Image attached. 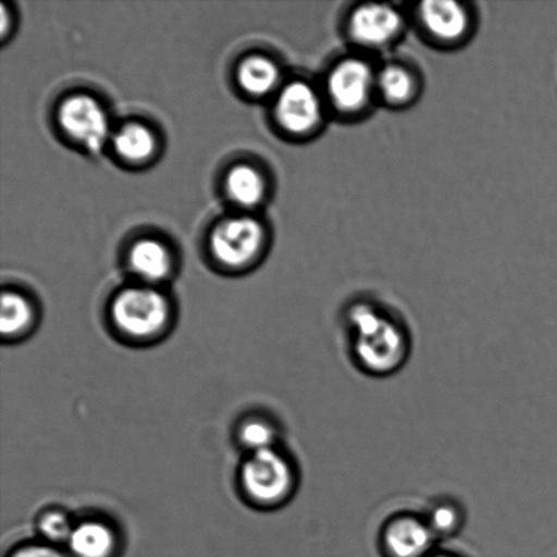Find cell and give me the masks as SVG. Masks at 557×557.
Here are the masks:
<instances>
[{"instance_id":"277c9868","label":"cell","mask_w":557,"mask_h":557,"mask_svg":"<svg viewBox=\"0 0 557 557\" xmlns=\"http://www.w3.org/2000/svg\"><path fill=\"white\" fill-rule=\"evenodd\" d=\"M411 29L425 46L455 52L471 44L479 29L476 5L462 0H423L407 4Z\"/></svg>"},{"instance_id":"9a60e30c","label":"cell","mask_w":557,"mask_h":557,"mask_svg":"<svg viewBox=\"0 0 557 557\" xmlns=\"http://www.w3.org/2000/svg\"><path fill=\"white\" fill-rule=\"evenodd\" d=\"M33 308L25 297L18 293L5 292L2 295V310H0V331L3 338H18L30 330L33 324Z\"/></svg>"},{"instance_id":"5b68a950","label":"cell","mask_w":557,"mask_h":557,"mask_svg":"<svg viewBox=\"0 0 557 557\" xmlns=\"http://www.w3.org/2000/svg\"><path fill=\"white\" fill-rule=\"evenodd\" d=\"M165 297L151 287H128L113 299L111 315L122 335L149 341L160 335L169 321Z\"/></svg>"},{"instance_id":"9c48e42d","label":"cell","mask_w":557,"mask_h":557,"mask_svg":"<svg viewBox=\"0 0 557 557\" xmlns=\"http://www.w3.org/2000/svg\"><path fill=\"white\" fill-rule=\"evenodd\" d=\"M59 122L70 138L90 151H100L111 134L107 112L95 98L87 96H74L64 101Z\"/></svg>"},{"instance_id":"7402d4cb","label":"cell","mask_w":557,"mask_h":557,"mask_svg":"<svg viewBox=\"0 0 557 557\" xmlns=\"http://www.w3.org/2000/svg\"><path fill=\"white\" fill-rule=\"evenodd\" d=\"M428 557H458L456 555H451V554H446V553H434L433 554H430Z\"/></svg>"},{"instance_id":"7c38bea8","label":"cell","mask_w":557,"mask_h":557,"mask_svg":"<svg viewBox=\"0 0 557 557\" xmlns=\"http://www.w3.org/2000/svg\"><path fill=\"white\" fill-rule=\"evenodd\" d=\"M67 548L71 557H112L116 553L117 536L106 522L82 521L75 523Z\"/></svg>"},{"instance_id":"44dd1931","label":"cell","mask_w":557,"mask_h":557,"mask_svg":"<svg viewBox=\"0 0 557 557\" xmlns=\"http://www.w3.org/2000/svg\"><path fill=\"white\" fill-rule=\"evenodd\" d=\"M10 557H69L52 544H27L15 549Z\"/></svg>"},{"instance_id":"ba28073f","label":"cell","mask_w":557,"mask_h":557,"mask_svg":"<svg viewBox=\"0 0 557 557\" xmlns=\"http://www.w3.org/2000/svg\"><path fill=\"white\" fill-rule=\"evenodd\" d=\"M425 82L422 70L411 60L387 57L376 67V100L379 107L404 112L422 100Z\"/></svg>"},{"instance_id":"6da1fadb","label":"cell","mask_w":557,"mask_h":557,"mask_svg":"<svg viewBox=\"0 0 557 557\" xmlns=\"http://www.w3.org/2000/svg\"><path fill=\"white\" fill-rule=\"evenodd\" d=\"M346 321L352 354L360 369L387 375L401 368L408 357L409 341L401 322L369 299L349 304Z\"/></svg>"},{"instance_id":"ac0fdd59","label":"cell","mask_w":557,"mask_h":557,"mask_svg":"<svg viewBox=\"0 0 557 557\" xmlns=\"http://www.w3.org/2000/svg\"><path fill=\"white\" fill-rule=\"evenodd\" d=\"M237 440L239 446L249 455L275 449L277 431L274 424L264 418H248L238 425Z\"/></svg>"},{"instance_id":"d6986e66","label":"cell","mask_w":557,"mask_h":557,"mask_svg":"<svg viewBox=\"0 0 557 557\" xmlns=\"http://www.w3.org/2000/svg\"><path fill=\"white\" fill-rule=\"evenodd\" d=\"M75 523L64 510H44L38 517L37 529L47 544H67Z\"/></svg>"},{"instance_id":"5bb4252c","label":"cell","mask_w":557,"mask_h":557,"mask_svg":"<svg viewBox=\"0 0 557 557\" xmlns=\"http://www.w3.org/2000/svg\"><path fill=\"white\" fill-rule=\"evenodd\" d=\"M239 84L252 96H267L281 82V71L269 58L253 57L245 60L239 67Z\"/></svg>"},{"instance_id":"2e32d148","label":"cell","mask_w":557,"mask_h":557,"mask_svg":"<svg viewBox=\"0 0 557 557\" xmlns=\"http://www.w3.org/2000/svg\"><path fill=\"white\" fill-rule=\"evenodd\" d=\"M227 194L238 206L253 207L264 198L265 184L256 169L248 165L233 168L226 180Z\"/></svg>"},{"instance_id":"ffe728a7","label":"cell","mask_w":557,"mask_h":557,"mask_svg":"<svg viewBox=\"0 0 557 557\" xmlns=\"http://www.w3.org/2000/svg\"><path fill=\"white\" fill-rule=\"evenodd\" d=\"M425 521H428L436 539L449 537L460 531L462 512L457 505L450 504V502H441L431 509Z\"/></svg>"},{"instance_id":"4fadbf2b","label":"cell","mask_w":557,"mask_h":557,"mask_svg":"<svg viewBox=\"0 0 557 557\" xmlns=\"http://www.w3.org/2000/svg\"><path fill=\"white\" fill-rule=\"evenodd\" d=\"M131 270L147 283H157L171 274L172 258L168 249L154 239L134 245L129 253Z\"/></svg>"},{"instance_id":"52a82bcc","label":"cell","mask_w":557,"mask_h":557,"mask_svg":"<svg viewBox=\"0 0 557 557\" xmlns=\"http://www.w3.org/2000/svg\"><path fill=\"white\" fill-rule=\"evenodd\" d=\"M275 113L278 125L298 138L319 135L332 119L320 84L305 79H295L282 87Z\"/></svg>"},{"instance_id":"8fae6325","label":"cell","mask_w":557,"mask_h":557,"mask_svg":"<svg viewBox=\"0 0 557 557\" xmlns=\"http://www.w3.org/2000/svg\"><path fill=\"white\" fill-rule=\"evenodd\" d=\"M436 536L425 518L412 515L393 517L381 533L384 557H428L434 553Z\"/></svg>"},{"instance_id":"7a4b0ae2","label":"cell","mask_w":557,"mask_h":557,"mask_svg":"<svg viewBox=\"0 0 557 557\" xmlns=\"http://www.w3.org/2000/svg\"><path fill=\"white\" fill-rule=\"evenodd\" d=\"M376 67L379 59L352 49L332 60L320 81L332 119L343 124H358L380 108Z\"/></svg>"},{"instance_id":"30bf717a","label":"cell","mask_w":557,"mask_h":557,"mask_svg":"<svg viewBox=\"0 0 557 557\" xmlns=\"http://www.w3.org/2000/svg\"><path fill=\"white\" fill-rule=\"evenodd\" d=\"M263 237V227L253 218H232L223 221L212 233V253L223 264L244 265L259 252Z\"/></svg>"},{"instance_id":"3957f363","label":"cell","mask_w":557,"mask_h":557,"mask_svg":"<svg viewBox=\"0 0 557 557\" xmlns=\"http://www.w3.org/2000/svg\"><path fill=\"white\" fill-rule=\"evenodd\" d=\"M341 29L348 49L381 60L400 46L411 21L407 4L358 2L344 13Z\"/></svg>"},{"instance_id":"e0dca14e","label":"cell","mask_w":557,"mask_h":557,"mask_svg":"<svg viewBox=\"0 0 557 557\" xmlns=\"http://www.w3.org/2000/svg\"><path fill=\"white\" fill-rule=\"evenodd\" d=\"M114 150L125 161L141 162L156 149L154 136L140 124H127L113 136Z\"/></svg>"},{"instance_id":"8992f818","label":"cell","mask_w":557,"mask_h":557,"mask_svg":"<svg viewBox=\"0 0 557 557\" xmlns=\"http://www.w3.org/2000/svg\"><path fill=\"white\" fill-rule=\"evenodd\" d=\"M295 482L297 478L292 461L276 447L249 455L239 471L244 493L261 506L283 504L293 495Z\"/></svg>"}]
</instances>
